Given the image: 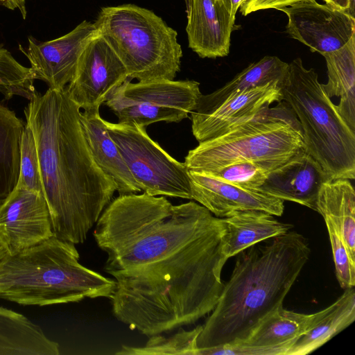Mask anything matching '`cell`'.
<instances>
[{
	"mask_svg": "<svg viewBox=\"0 0 355 355\" xmlns=\"http://www.w3.org/2000/svg\"><path fill=\"white\" fill-rule=\"evenodd\" d=\"M28 0H0L1 6L11 10H18L23 19L27 15L26 2Z\"/></svg>",
	"mask_w": 355,
	"mask_h": 355,
	"instance_id": "obj_33",
	"label": "cell"
},
{
	"mask_svg": "<svg viewBox=\"0 0 355 355\" xmlns=\"http://www.w3.org/2000/svg\"><path fill=\"white\" fill-rule=\"evenodd\" d=\"M328 231L336 269V276L341 288L346 289L355 285V261L350 258L347 249L335 226L324 219Z\"/></svg>",
	"mask_w": 355,
	"mask_h": 355,
	"instance_id": "obj_31",
	"label": "cell"
},
{
	"mask_svg": "<svg viewBox=\"0 0 355 355\" xmlns=\"http://www.w3.org/2000/svg\"><path fill=\"white\" fill-rule=\"evenodd\" d=\"M0 6H1V4H0Z\"/></svg>",
	"mask_w": 355,
	"mask_h": 355,
	"instance_id": "obj_39",
	"label": "cell"
},
{
	"mask_svg": "<svg viewBox=\"0 0 355 355\" xmlns=\"http://www.w3.org/2000/svg\"><path fill=\"white\" fill-rule=\"evenodd\" d=\"M187 13L189 48L202 58L227 55L235 20L223 1L191 0Z\"/></svg>",
	"mask_w": 355,
	"mask_h": 355,
	"instance_id": "obj_17",
	"label": "cell"
},
{
	"mask_svg": "<svg viewBox=\"0 0 355 355\" xmlns=\"http://www.w3.org/2000/svg\"><path fill=\"white\" fill-rule=\"evenodd\" d=\"M348 6L345 12L351 17H355V0H347Z\"/></svg>",
	"mask_w": 355,
	"mask_h": 355,
	"instance_id": "obj_36",
	"label": "cell"
},
{
	"mask_svg": "<svg viewBox=\"0 0 355 355\" xmlns=\"http://www.w3.org/2000/svg\"><path fill=\"white\" fill-rule=\"evenodd\" d=\"M288 64L277 56H264L249 64L220 88L209 94H202L191 114H205L241 92L271 83H279Z\"/></svg>",
	"mask_w": 355,
	"mask_h": 355,
	"instance_id": "obj_23",
	"label": "cell"
},
{
	"mask_svg": "<svg viewBox=\"0 0 355 355\" xmlns=\"http://www.w3.org/2000/svg\"><path fill=\"white\" fill-rule=\"evenodd\" d=\"M282 101L295 114L302 132L304 150L330 180L355 178V131L325 93L313 69L294 59L279 83Z\"/></svg>",
	"mask_w": 355,
	"mask_h": 355,
	"instance_id": "obj_5",
	"label": "cell"
},
{
	"mask_svg": "<svg viewBox=\"0 0 355 355\" xmlns=\"http://www.w3.org/2000/svg\"><path fill=\"white\" fill-rule=\"evenodd\" d=\"M227 9L232 19L235 20V15L243 0H222Z\"/></svg>",
	"mask_w": 355,
	"mask_h": 355,
	"instance_id": "obj_34",
	"label": "cell"
},
{
	"mask_svg": "<svg viewBox=\"0 0 355 355\" xmlns=\"http://www.w3.org/2000/svg\"><path fill=\"white\" fill-rule=\"evenodd\" d=\"M220 218L190 201L121 194L98 219L94 237L114 277V316L147 336L194 324L212 311L225 284Z\"/></svg>",
	"mask_w": 355,
	"mask_h": 355,
	"instance_id": "obj_1",
	"label": "cell"
},
{
	"mask_svg": "<svg viewBox=\"0 0 355 355\" xmlns=\"http://www.w3.org/2000/svg\"><path fill=\"white\" fill-rule=\"evenodd\" d=\"M278 83H268L241 92L226 100L214 110L191 114L192 133L201 143L216 137L238 124L254 118L282 101Z\"/></svg>",
	"mask_w": 355,
	"mask_h": 355,
	"instance_id": "obj_15",
	"label": "cell"
},
{
	"mask_svg": "<svg viewBox=\"0 0 355 355\" xmlns=\"http://www.w3.org/2000/svg\"><path fill=\"white\" fill-rule=\"evenodd\" d=\"M58 343L25 315L0 306V355H58Z\"/></svg>",
	"mask_w": 355,
	"mask_h": 355,
	"instance_id": "obj_21",
	"label": "cell"
},
{
	"mask_svg": "<svg viewBox=\"0 0 355 355\" xmlns=\"http://www.w3.org/2000/svg\"><path fill=\"white\" fill-rule=\"evenodd\" d=\"M316 315L317 313H296L280 306L266 315L249 336L238 344L271 348L277 350L279 355H286L289 348L312 326Z\"/></svg>",
	"mask_w": 355,
	"mask_h": 355,
	"instance_id": "obj_20",
	"label": "cell"
},
{
	"mask_svg": "<svg viewBox=\"0 0 355 355\" xmlns=\"http://www.w3.org/2000/svg\"><path fill=\"white\" fill-rule=\"evenodd\" d=\"M355 320V291L346 288L342 295L328 307L317 312L312 326L289 348L286 355L312 353Z\"/></svg>",
	"mask_w": 355,
	"mask_h": 355,
	"instance_id": "obj_22",
	"label": "cell"
},
{
	"mask_svg": "<svg viewBox=\"0 0 355 355\" xmlns=\"http://www.w3.org/2000/svg\"><path fill=\"white\" fill-rule=\"evenodd\" d=\"M327 181L321 166L303 148L270 171L259 191L315 211L318 192Z\"/></svg>",
	"mask_w": 355,
	"mask_h": 355,
	"instance_id": "obj_16",
	"label": "cell"
},
{
	"mask_svg": "<svg viewBox=\"0 0 355 355\" xmlns=\"http://www.w3.org/2000/svg\"><path fill=\"white\" fill-rule=\"evenodd\" d=\"M220 220L223 252L227 259L256 243L286 234L293 227L260 210L239 211Z\"/></svg>",
	"mask_w": 355,
	"mask_h": 355,
	"instance_id": "obj_19",
	"label": "cell"
},
{
	"mask_svg": "<svg viewBox=\"0 0 355 355\" xmlns=\"http://www.w3.org/2000/svg\"><path fill=\"white\" fill-rule=\"evenodd\" d=\"M315 211L335 226L355 261V191L349 180L324 182L318 194Z\"/></svg>",
	"mask_w": 355,
	"mask_h": 355,
	"instance_id": "obj_24",
	"label": "cell"
},
{
	"mask_svg": "<svg viewBox=\"0 0 355 355\" xmlns=\"http://www.w3.org/2000/svg\"><path fill=\"white\" fill-rule=\"evenodd\" d=\"M53 236L44 194L17 187L0 207V241L10 254Z\"/></svg>",
	"mask_w": 355,
	"mask_h": 355,
	"instance_id": "obj_13",
	"label": "cell"
},
{
	"mask_svg": "<svg viewBox=\"0 0 355 355\" xmlns=\"http://www.w3.org/2000/svg\"><path fill=\"white\" fill-rule=\"evenodd\" d=\"M17 187L43 193L35 140L26 122L21 140L20 174Z\"/></svg>",
	"mask_w": 355,
	"mask_h": 355,
	"instance_id": "obj_29",
	"label": "cell"
},
{
	"mask_svg": "<svg viewBox=\"0 0 355 355\" xmlns=\"http://www.w3.org/2000/svg\"><path fill=\"white\" fill-rule=\"evenodd\" d=\"M205 173L241 188L259 191L269 172L253 162H239Z\"/></svg>",
	"mask_w": 355,
	"mask_h": 355,
	"instance_id": "obj_30",
	"label": "cell"
},
{
	"mask_svg": "<svg viewBox=\"0 0 355 355\" xmlns=\"http://www.w3.org/2000/svg\"><path fill=\"white\" fill-rule=\"evenodd\" d=\"M202 329L198 325L191 330L182 327L168 336L157 334L150 337L143 347L122 345L116 352L119 355H162V354H189L199 355L200 349L197 346V338Z\"/></svg>",
	"mask_w": 355,
	"mask_h": 355,
	"instance_id": "obj_27",
	"label": "cell"
},
{
	"mask_svg": "<svg viewBox=\"0 0 355 355\" xmlns=\"http://www.w3.org/2000/svg\"><path fill=\"white\" fill-rule=\"evenodd\" d=\"M75 244L55 236L0 261V298L47 306L111 298L115 280L83 266Z\"/></svg>",
	"mask_w": 355,
	"mask_h": 355,
	"instance_id": "obj_4",
	"label": "cell"
},
{
	"mask_svg": "<svg viewBox=\"0 0 355 355\" xmlns=\"http://www.w3.org/2000/svg\"><path fill=\"white\" fill-rule=\"evenodd\" d=\"M274 107L222 135L199 143L184 159L189 171L208 173L223 166L251 162L269 173L303 149L302 132L290 111Z\"/></svg>",
	"mask_w": 355,
	"mask_h": 355,
	"instance_id": "obj_7",
	"label": "cell"
},
{
	"mask_svg": "<svg viewBox=\"0 0 355 355\" xmlns=\"http://www.w3.org/2000/svg\"><path fill=\"white\" fill-rule=\"evenodd\" d=\"M8 253L4 244L0 241V261Z\"/></svg>",
	"mask_w": 355,
	"mask_h": 355,
	"instance_id": "obj_37",
	"label": "cell"
},
{
	"mask_svg": "<svg viewBox=\"0 0 355 355\" xmlns=\"http://www.w3.org/2000/svg\"><path fill=\"white\" fill-rule=\"evenodd\" d=\"M311 249L296 232L239 253L229 281L197 338L199 349L244 341L268 313L283 305Z\"/></svg>",
	"mask_w": 355,
	"mask_h": 355,
	"instance_id": "obj_3",
	"label": "cell"
},
{
	"mask_svg": "<svg viewBox=\"0 0 355 355\" xmlns=\"http://www.w3.org/2000/svg\"><path fill=\"white\" fill-rule=\"evenodd\" d=\"M202 94L195 80H161L131 83L127 80L105 104L118 123L146 127L165 121L180 122L194 110Z\"/></svg>",
	"mask_w": 355,
	"mask_h": 355,
	"instance_id": "obj_9",
	"label": "cell"
},
{
	"mask_svg": "<svg viewBox=\"0 0 355 355\" xmlns=\"http://www.w3.org/2000/svg\"><path fill=\"white\" fill-rule=\"evenodd\" d=\"M98 31L94 23L84 20L68 33L47 42L29 36L26 51L35 78L49 89L62 90L73 80L79 58Z\"/></svg>",
	"mask_w": 355,
	"mask_h": 355,
	"instance_id": "obj_12",
	"label": "cell"
},
{
	"mask_svg": "<svg viewBox=\"0 0 355 355\" xmlns=\"http://www.w3.org/2000/svg\"><path fill=\"white\" fill-rule=\"evenodd\" d=\"M80 121L93 159L101 171L114 180L119 195L140 192L117 145L107 132L99 109L83 110Z\"/></svg>",
	"mask_w": 355,
	"mask_h": 355,
	"instance_id": "obj_18",
	"label": "cell"
},
{
	"mask_svg": "<svg viewBox=\"0 0 355 355\" xmlns=\"http://www.w3.org/2000/svg\"><path fill=\"white\" fill-rule=\"evenodd\" d=\"M35 80L32 69L21 64L0 45V93L5 99L19 96L31 100L37 92Z\"/></svg>",
	"mask_w": 355,
	"mask_h": 355,
	"instance_id": "obj_28",
	"label": "cell"
},
{
	"mask_svg": "<svg viewBox=\"0 0 355 355\" xmlns=\"http://www.w3.org/2000/svg\"><path fill=\"white\" fill-rule=\"evenodd\" d=\"M326 60L328 82L322 84L327 95L340 98L338 110L355 131V34L341 48L322 54Z\"/></svg>",
	"mask_w": 355,
	"mask_h": 355,
	"instance_id": "obj_25",
	"label": "cell"
},
{
	"mask_svg": "<svg viewBox=\"0 0 355 355\" xmlns=\"http://www.w3.org/2000/svg\"><path fill=\"white\" fill-rule=\"evenodd\" d=\"M301 0H243L240 6V12L243 16L265 9L279 8L289 6L290 5Z\"/></svg>",
	"mask_w": 355,
	"mask_h": 355,
	"instance_id": "obj_32",
	"label": "cell"
},
{
	"mask_svg": "<svg viewBox=\"0 0 355 355\" xmlns=\"http://www.w3.org/2000/svg\"><path fill=\"white\" fill-rule=\"evenodd\" d=\"M37 150L42 192L53 236L83 243L116 191L98 166L67 87L37 92L24 108Z\"/></svg>",
	"mask_w": 355,
	"mask_h": 355,
	"instance_id": "obj_2",
	"label": "cell"
},
{
	"mask_svg": "<svg viewBox=\"0 0 355 355\" xmlns=\"http://www.w3.org/2000/svg\"><path fill=\"white\" fill-rule=\"evenodd\" d=\"M128 79L124 64L98 33L81 53L74 78L67 89L80 109H99L113 91Z\"/></svg>",
	"mask_w": 355,
	"mask_h": 355,
	"instance_id": "obj_10",
	"label": "cell"
},
{
	"mask_svg": "<svg viewBox=\"0 0 355 355\" xmlns=\"http://www.w3.org/2000/svg\"><path fill=\"white\" fill-rule=\"evenodd\" d=\"M279 10L288 17L287 33L311 52L338 50L355 34V18L327 3L301 0Z\"/></svg>",
	"mask_w": 355,
	"mask_h": 355,
	"instance_id": "obj_11",
	"label": "cell"
},
{
	"mask_svg": "<svg viewBox=\"0 0 355 355\" xmlns=\"http://www.w3.org/2000/svg\"><path fill=\"white\" fill-rule=\"evenodd\" d=\"M186 3V9L187 10L189 7L191 0H184Z\"/></svg>",
	"mask_w": 355,
	"mask_h": 355,
	"instance_id": "obj_38",
	"label": "cell"
},
{
	"mask_svg": "<svg viewBox=\"0 0 355 355\" xmlns=\"http://www.w3.org/2000/svg\"><path fill=\"white\" fill-rule=\"evenodd\" d=\"M325 3L333 5L336 7H338L344 11H345L347 8L348 1L347 0H323Z\"/></svg>",
	"mask_w": 355,
	"mask_h": 355,
	"instance_id": "obj_35",
	"label": "cell"
},
{
	"mask_svg": "<svg viewBox=\"0 0 355 355\" xmlns=\"http://www.w3.org/2000/svg\"><path fill=\"white\" fill-rule=\"evenodd\" d=\"M141 191L153 196L191 200L189 170L147 134L146 127L104 120Z\"/></svg>",
	"mask_w": 355,
	"mask_h": 355,
	"instance_id": "obj_8",
	"label": "cell"
},
{
	"mask_svg": "<svg viewBox=\"0 0 355 355\" xmlns=\"http://www.w3.org/2000/svg\"><path fill=\"white\" fill-rule=\"evenodd\" d=\"M120 58L129 80H174L182 51L176 31L153 11L133 4L101 9L94 22Z\"/></svg>",
	"mask_w": 355,
	"mask_h": 355,
	"instance_id": "obj_6",
	"label": "cell"
},
{
	"mask_svg": "<svg viewBox=\"0 0 355 355\" xmlns=\"http://www.w3.org/2000/svg\"><path fill=\"white\" fill-rule=\"evenodd\" d=\"M189 175L191 200L218 218L247 210L263 211L276 216L284 213V201L262 191L241 188L205 173L189 171Z\"/></svg>",
	"mask_w": 355,
	"mask_h": 355,
	"instance_id": "obj_14",
	"label": "cell"
},
{
	"mask_svg": "<svg viewBox=\"0 0 355 355\" xmlns=\"http://www.w3.org/2000/svg\"><path fill=\"white\" fill-rule=\"evenodd\" d=\"M25 125L13 110L0 103V207L19 182L21 140Z\"/></svg>",
	"mask_w": 355,
	"mask_h": 355,
	"instance_id": "obj_26",
	"label": "cell"
}]
</instances>
